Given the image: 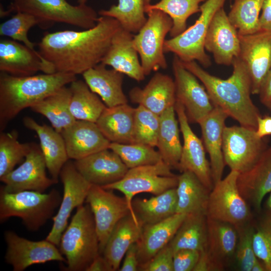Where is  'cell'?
I'll list each match as a JSON object with an SVG mask.
<instances>
[{
	"label": "cell",
	"instance_id": "obj_1",
	"mask_svg": "<svg viewBox=\"0 0 271 271\" xmlns=\"http://www.w3.org/2000/svg\"><path fill=\"white\" fill-rule=\"evenodd\" d=\"M121 28L115 19L100 16L96 25L88 29L46 33L38 44V51L56 72L82 74L101 62Z\"/></svg>",
	"mask_w": 271,
	"mask_h": 271
},
{
	"label": "cell",
	"instance_id": "obj_2",
	"mask_svg": "<svg viewBox=\"0 0 271 271\" xmlns=\"http://www.w3.org/2000/svg\"><path fill=\"white\" fill-rule=\"evenodd\" d=\"M182 62L202 82L214 106L222 109L241 125L256 129L257 118L261 115L250 97L249 74L238 57L232 63V74L226 79L209 73L195 61Z\"/></svg>",
	"mask_w": 271,
	"mask_h": 271
},
{
	"label": "cell",
	"instance_id": "obj_3",
	"mask_svg": "<svg viewBox=\"0 0 271 271\" xmlns=\"http://www.w3.org/2000/svg\"><path fill=\"white\" fill-rule=\"evenodd\" d=\"M77 79L76 75L56 72L27 76L0 75V129L23 109L31 107Z\"/></svg>",
	"mask_w": 271,
	"mask_h": 271
},
{
	"label": "cell",
	"instance_id": "obj_4",
	"mask_svg": "<svg viewBox=\"0 0 271 271\" xmlns=\"http://www.w3.org/2000/svg\"><path fill=\"white\" fill-rule=\"evenodd\" d=\"M59 246L66 259V269L69 271H86L100 254L95 221L88 204L77 208L61 236Z\"/></svg>",
	"mask_w": 271,
	"mask_h": 271
},
{
	"label": "cell",
	"instance_id": "obj_5",
	"mask_svg": "<svg viewBox=\"0 0 271 271\" xmlns=\"http://www.w3.org/2000/svg\"><path fill=\"white\" fill-rule=\"evenodd\" d=\"M62 197L57 190L48 193L33 191L7 193L0 189V221L20 218L27 229L38 230L60 206Z\"/></svg>",
	"mask_w": 271,
	"mask_h": 271
},
{
	"label": "cell",
	"instance_id": "obj_6",
	"mask_svg": "<svg viewBox=\"0 0 271 271\" xmlns=\"http://www.w3.org/2000/svg\"><path fill=\"white\" fill-rule=\"evenodd\" d=\"M12 12L32 15L41 21L42 26L60 23L83 29L95 26L98 18L96 12L86 4L73 6L66 0H13L1 15Z\"/></svg>",
	"mask_w": 271,
	"mask_h": 271
},
{
	"label": "cell",
	"instance_id": "obj_7",
	"mask_svg": "<svg viewBox=\"0 0 271 271\" xmlns=\"http://www.w3.org/2000/svg\"><path fill=\"white\" fill-rule=\"evenodd\" d=\"M226 0H206L200 7V15L195 23L183 33L166 40L164 53L171 52L182 62L195 61L205 68L211 65L205 52L204 42L212 19L223 8Z\"/></svg>",
	"mask_w": 271,
	"mask_h": 271
},
{
	"label": "cell",
	"instance_id": "obj_8",
	"mask_svg": "<svg viewBox=\"0 0 271 271\" xmlns=\"http://www.w3.org/2000/svg\"><path fill=\"white\" fill-rule=\"evenodd\" d=\"M171 169L163 161L153 165L129 169L120 180L101 187L121 192L127 202L130 214L134 219L139 220L132 208L133 198L141 193L157 195L176 188L178 185V176L174 174Z\"/></svg>",
	"mask_w": 271,
	"mask_h": 271
},
{
	"label": "cell",
	"instance_id": "obj_9",
	"mask_svg": "<svg viewBox=\"0 0 271 271\" xmlns=\"http://www.w3.org/2000/svg\"><path fill=\"white\" fill-rule=\"evenodd\" d=\"M146 14V22L133 38L145 76L160 69L167 68L164 45L166 37L173 26L171 18L160 10H151Z\"/></svg>",
	"mask_w": 271,
	"mask_h": 271
},
{
	"label": "cell",
	"instance_id": "obj_10",
	"mask_svg": "<svg viewBox=\"0 0 271 271\" xmlns=\"http://www.w3.org/2000/svg\"><path fill=\"white\" fill-rule=\"evenodd\" d=\"M239 173L231 170L214 185L209 195L206 216L229 223L236 228L249 222V204L240 194L237 184Z\"/></svg>",
	"mask_w": 271,
	"mask_h": 271
},
{
	"label": "cell",
	"instance_id": "obj_11",
	"mask_svg": "<svg viewBox=\"0 0 271 271\" xmlns=\"http://www.w3.org/2000/svg\"><path fill=\"white\" fill-rule=\"evenodd\" d=\"M256 129L242 125L225 126L223 133L222 152L225 165L239 173L250 168L266 149L263 138Z\"/></svg>",
	"mask_w": 271,
	"mask_h": 271
},
{
	"label": "cell",
	"instance_id": "obj_12",
	"mask_svg": "<svg viewBox=\"0 0 271 271\" xmlns=\"http://www.w3.org/2000/svg\"><path fill=\"white\" fill-rule=\"evenodd\" d=\"M60 177L63 185V194L57 213L52 217L53 224L46 238L59 246L61 236L67 227L73 210L83 205L92 184L77 171L74 163L67 161L62 167Z\"/></svg>",
	"mask_w": 271,
	"mask_h": 271
},
{
	"label": "cell",
	"instance_id": "obj_13",
	"mask_svg": "<svg viewBox=\"0 0 271 271\" xmlns=\"http://www.w3.org/2000/svg\"><path fill=\"white\" fill-rule=\"evenodd\" d=\"M85 201L93 215L101 254L116 224L130 213V209L124 197L96 185H91Z\"/></svg>",
	"mask_w": 271,
	"mask_h": 271
},
{
	"label": "cell",
	"instance_id": "obj_14",
	"mask_svg": "<svg viewBox=\"0 0 271 271\" xmlns=\"http://www.w3.org/2000/svg\"><path fill=\"white\" fill-rule=\"evenodd\" d=\"M176 101L184 107L189 122L198 123L214 106L203 85L176 55L172 61Z\"/></svg>",
	"mask_w": 271,
	"mask_h": 271
},
{
	"label": "cell",
	"instance_id": "obj_15",
	"mask_svg": "<svg viewBox=\"0 0 271 271\" xmlns=\"http://www.w3.org/2000/svg\"><path fill=\"white\" fill-rule=\"evenodd\" d=\"M46 169V165L41 148L32 143L23 163L0 178L1 181L5 184L0 189L7 193L23 191L44 193L58 182L47 176Z\"/></svg>",
	"mask_w": 271,
	"mask_h": 271
},
{
	"label": "cell",
	"instance_id": "obj_16",
	"mask_svg": "<svg viewBox=\"0 0 271 271\" xmlns=\"http://www.w3.org/2000/svg\"><path fill=\"white\" fill-rule=\"evenodd\" d=\"M7 245L6 262L14 271H23L29 266L51 261L66 262V259L57 246L45 239L30 240L12 231L5 233Z\"/></svg>",
	"mask_w": 271,
	"mask_h": 271
},
{
	"label": "cell",
	"instance_id": "obj_17",
	"mask_svg": "<svg viewBox=\"0 0 271 271\" xmlns=\"http://www.w3.org/2000/svg\"><path fill=\"white\" fill-rule=\"evenodd\" d=\"M175 110L183 139L178 170L181 172H192L211 191L214 184L210 162L206 158L203 142L191 129L184 107L177 101Z\"/></svg>",
	"mask_w": 271,
	"mask_h": 271
},
{
	"label": "cell",
	"instance_id": "obj_18",
	"mask_svg": "<svg viewBox=\"0 0 271 271\" xmlns=\"http://www.w3.org/2000/svg\"><path fill=\"white\" fill-rule=\"evenodd\" d=\"M239 35L238 58L245 66L251 81V92L258 94L271 68V32Z\"/></svg>",
	"mask_w": 271,
	"mask_h": 271
},
{
	"label": "cell",
	"instance_id": "obj_19",
	"mask_svg": "<svg viewBox=\"0 0 271 271\" xmlns=\"http://www.w3.org/2000/svg\"><path fill=\"white\" fill-rule=\"evenodd\" d=\"M0 71L16 76L33 75L39 71L46 74L56 72L38 51L10 39L0 40Z\"/></svg>",
	"mask_w": 271,
	"mask_h": 271
},
{
	"label": "cell",
	"instance_id": "obj_20",
	"mask_svg": "<svg viewBox=\"0 0 271 271\" xmlns=\"http://www.w3.org/2000/svg\"><path fill=\"white\" fill-rule=\"evenodd\" d=\"M204 48L213 54L216 63L232 65L240 53V39L237 29L230 22L223 8L214 16L207 31Z\"/></svg>",
	"mask_w": 271,
	"mask_h": 271
},
{
	"label": "cell",
	"instance_id": "obj_21",
	"mask_svg": "<svg viewBox=\"0 0 271 271\" xmlns=\"http://www.w3.org/2000/svg\"><path fill=\"white\" fill-rule=\"evenodd\" d=\"M74 164L88 182L100 186L120 180L128 170L118 155L109 148L75 160Z\"/></svg>",
	"mask_w": 271,
	"mask_h": 271
},
{
	"label": "cell",
	"instance_id": "obj_22",
	"mask_svg": "<svg viewBox=\"0 0 271 271\" xmlns=\"http://www.w3.org/2000/svg\"><path fill=\"white\" fill-rule=\"evenodd\" d=\"M61 133L69 158L75 161L108 149L110 144L96 122L76 120Z\"/></svg>",
	"mask_w": 271,
	"mask_h": 271
},
{
	"label": "cell",
	"instance_id": "obj_23",
	"mask_svg": "<svg viewBox=\"0 0 271 271\" xmlns=\"http://www.w3.org/2000/svg\"><path fill=\"white\" fill-rule=\"evenodd\" d=\"M237 184L248 204L259 211L264 197L271 192V146L250 168L239 174Z\"/></svg>",
	"mask_w": 271,
	"mask_h": 271
},
{
	"label": "cell",
	"instance_id": "obj_24",
	"mask_svg": "<svg viewBox=\"0 0 271 271\" xmlns=\"http://www.w3.org/2000/svg\"><path fill=\"white\" fill-rule=\"evenodd\" d=\"M133 38L132 33L120 29L113 37L101 63L140 82L145 79V75Z\"/></svg>",
	"mask_w": 271,
	"mask_h": 271
},
{
	"label": "cell",
	"instance_id": "obj_25",
	"mask_svg": "<svg viewBox=\"0 0 271 271\" xmlns=\"http://www.w3.org/2000/svg\"><path fill=\"white\" fill-rule=\"evenodd\" d=\"M228 117L222 109L214 106L212 110L198 122L201 130L202 142L209 154L214 185L222 179L225 166L222 143L225 121Z\"/></svg>",
	"mask_w": 271,
	"mask_h": 271
},
{
	"label": "cell",
	"instance_id": "obj_26",
	"mask_svg": "<svg viewBox=\"0 0 271 271\" xmlns=\"http://www.w3.org/2000/svg\"><path fill=\"white\" fill-rule=\"evenodd\" d=\"M130 101L160 115L176 102L174 80L168 75L157 72L143 88H132Z\"/></svg>",
	"mask_w": 271,
	"mask_h": 271
},
{
	"label": "cell",
	"instance_id": "obj_27",
	"mask_svg": "<svg viewBox=\"0 0 271 271\" xmlns=\"http://www.w3.org/2000/svg\"><path fill=\"white\" fill-rule=\"evenodd\" d=\"M82 75L91 91L100 96L106 107L127 103L122 89L123 74L100 63Z\"/></svg>",
	"mask_w": 271,
	"mask_h": 271
},
{
	"label": "cell",
	"instance_id": "obj_28",
	"mask_svg": "<svg viewBox=\"0 0 271 271\" xmlns=\"http://www.w3.org/2000/svg\"><path fill=\"white\" fill-rule=\"evenodd\" d=\"M187 214L176 213L160 222L145 225L138 242L139 265L149 261L171 241Z\"/></svg>",
	"mask_w": 271,
	"mask_h": 271
},
{
	"label": "cell",
	"instance_id": "obj_29",
	"mask_svg": "<svg viewBox=\"0 0 271 271\" xmlns=\"http://www.w3.org/2000/svg\"><path fill=\"white\" fill-rule=\"evenodd\" d=\"M23 123L38 135L47 169L51 178L58 181L62 167L69 159L61 133L53 127L40 124L30 117H25Z\"/></svg>",
	"mask_w": 271,
	"mask_h": 271
},
{
	"label": "cell",
	"instance_id": "obj_30",
	"mask_svg": "<svg viewBox=\"0 0 271 271\" xmlns=\"http://www.w3.org/2000/svg\"><path fill=\"white\" fill-rule=\"evenodd\" d=\"M238 239V232L235 226L207 217L206 251L220 270H224L235 257Z\"/></svg>",
	"mask_w": 271,
	"mask_h": 271
},
{
	"label": "cell",
	"instance_id": "obj_31",
	"mask_svg": "<svg viewBox=\"0 0 271 271\" xmlns=\"http://www.w3.org/2000/svg\"><path fill=\"white\" fill-rule=\"evenodd\" d=\"M135 111L127 103L106 107L96 123L110 143L133 144Z\"/></svg>",
	"mask_w": 271,
	"mask_h": 271
},
{
	"label": "cell",
	"instance_id": "obj_32",
	"mask_svg": "<svg viewBox=\"0 0 271 271\" xmlns=\"http://www.w3.org/2000/svg\"><path fill=\"white\" fill-rule=\"evenodd\" d=\"M143 225L133 218L130 213L120 219L111 232L102 255L112 271L119 270L122 259L132 244L138 242Z\"/></svg>",
	"mask_w": 271,
	"mask_h": 271
},
{
	"label": "cell",
	"instance_id": "obj_33",
	"mask_svg": "<svg viewBox=\"0 0 271 271\" xmlns=\"http://www.w3.org/2000/svg\"><path fill=\"white\" fill-rule=\"evenodd\" d=\"M178 180L176 213L206 215L210 191L190 171L181 172Z\"/></svg>",
	"mask_w": 271,
	"mask_h": 271
},
{
	"label": "cell",
	"instance_id": "obj_34",
	"mask_svg": "<svg viewBox=\"0 0 271 271\" xmlns=\"http://www.w3.org/2000/svg\"><path fill=\"white\" fill-rule=\"evenodd\" d=\"M175 106L160 115V124L156 147L163 161L172 168L178 170L182 145L180 138L179 122Z\"/></svg>",
	"mask_w": 271,
	"mask_h": 271
},
{
	"label": "cell",
	"instance_id": "obj_35",
	"mask_svg": "<svg viewBox=\"0 0 271 271\" xmlns=\"http://www.w3.org/2000/svg\"><path fill=\"white\" fill-rule=\"evenodd\" d=\"M132 206L136 217L143 226L160 222L176 213V187L149 199H133Z\"/></svg>",
	"mask_w": 271,
	"mask_h": 271
},
{
	"label": "cell",
	"instance_id": "obj_36",
	"mask_svg": "<svg viewBox=\"0 0 271 271\" xmlns=\"http://www.w3.org/2000/svg\"><path fill=\"white\" fill-rule=\"evenodd\" d=\"M71 98V89L65 86L31 108L46 117L52 127L61 133L76 120L70 111Z\"/></svg>",
	"mask_w": 271,
	"mask_h": 271
},
{
	"label": "cell",
	"instance_id": "obj_37",
	"mask_svg": "<svg viewBox=\"0 0 271 271\" xmlns=\"http://www.w3.org/2000/svg\"><path fill=\"white\" fill-rule=\"evenodd\" d=\"M174 252L182 249L200 252L207 247V217L204 214H187L175 235L169 243Z\"/></svg>",
	"mask_w": 271,
	"mask_h": 271
},
{
	"label": "cell",
	"instance_id": "obj_38",
	"mask_svg": "<svg viewBox=\"0 0 271 271\" xmlns=\"http://www.w3.org/2000/svg\"><path fill=\"white\" fill-rule=\"evenodd\" d=\"M70 108L76 120L96 122L106 106L89 89L85 81L76 79L70 83Z\"/></svg>",
	"mask_w": 271,
	"mask_h": 271
},
{
	"label": "cell",
	"instance_id": "obj_39",
	"mask_svg": "<svg viewBox=\"0 0 271 271\" xmlns=\"http://www.w3.org/2000/svg\"><path fill=\"white\" fill-rule=\"evenodd\" d=\"M145 8L144 0H118L117 5L99 11L98 15L115 19L122 29L134 34L147 21Z\"/></svg>",
	"mask_w": 271,
	"mask_h": 271
},
{
	"label": "cell",
	"instance_id": "obj_40",
	"mask_svg": "<svg viewBox=\"0 0 271 271\" xmlns=\"http://www.w3.org/2000/svg\"><path fill=\"white\" fill-rule=\"evenodd\" d=\"M206 0H160L145 8V12L159 10L168 15L173 21L169 33L171 38L181 34L187 29V21L194 14L200 12V4Z\"/></svg>",
	"mask_w": 271,
	"mask_h": 271
},
{
	"label": "cell",
	"instance_id": "obj_41",
	"mask_svg": "<svg viewBox=\"0 0 271 271\" xmlns=\"http://www.w3.org/2000/svg\"><path fill=\"white\" fill-rule=\"evenodd\" d=\"M263 1L234 0L227 16L239 35H249L260 31L259 15Z\"/></svg>",
	"mask_w": 271,
	"mask_h": 271
},
{
	"label": "cell",
	"instance_id": "obj_42",
	"mask_svg": "<svg viewBox=\"0 0 271 271\" xmlns=\"http://www.w3.org/2000/svg\"><path fill=\"white\" fill-rule=\"evenodd\" d=\"M155 147L139 143H110L109 149L116 153L129 169L157 164L163 161Z\"/></svg>",
	"mask_w": 271,
	"mask_h": 271
},
{
	"label": "cell",
	"instance_id": "obj_43",
	"mask_svg": "<svg viewBox=\"0 0 271 271\" xmlns=\"http://www.w3.org/2000/svg\"><path fill=\"white\" fill-rule=\"evenodd\" d=\"M16 130L0 135V178L14 169L30 151L32 143H21Z\"/></svg>",
	"mask_w": 271,
	"mask_h": 271
},
{
	"label": "cell",
	"instance_id": "obj_44",
	"mask_svg": "<svg viewBox=\"0 0 271 271\" xmlns=\"http://www.w3.org/2000/svg\"><path fill=\"white\" fill-rule=\"evenodd\" d=\"M160 124V115L138 105L134 115V143L156 147Z\"/></svg>",
	"mask_w": 271,
	"mask_h": 271
},
{
	"label": "cell",
	"instance_id": "obj_45",
	"mask_svg": "<svg viewBox=\"0 0 271 271\" xmlns=\"http://www.w3.org/2000/svg\"><path fill=\"white\" fill-rule=\"evenodd\" d=\"M36 25L41 26V21L34 16L23 12H17L12 18L0 25V35L20 42L29 48L36 50V44L31 42L28 33Z\"/></svg>",
	"mask_w": 271,
	"mask_h": 271
},
{
	"label": "cell",
	"instance_id": "obj_46",
	"mask_svg": "<svg viewBox=\"0 0 271 271\" xmlns=\"http://www.w3.org/2000/svg\"><path fill=\"white\" fill-rule=\"evenodd\" d=\"M253 246L266 271H271V214L267 212L254 228Z\"/></svg>",
	"mask_w": 271,
	"mask_h": 271
},
{
	"label": "cell",
	"instance_id": "obj_47",
	"mask_svg": "<svg viewBox=\"0 0 271 271\" xmlns=\"http://www.w3.org/2000/svg\"><path fill=\"white\" fill-rule=\"evenodd\" d=\"M238 239L235 257L240 270L251 271L254 262L258 259L253 246L254 228L249 222L237 228Z\"/></svg>",
	"mask_w": 271,
	"mask_h": 271
},
{
	"label": "cell",
	"instance_id": "obj_48",
	"mask_svg": "<svg viewBox=\"0 0 271 271\" xmlns=\"http://www.w3.org/2000/svg\"><path fill=\"white\" fill-rule=\"evenodd\" d=\"M173 255V250L168 243L149 261L140 265L139 270L174 271Z\"/></svg>",
	"mask_w": 271,
	"mask_h": 271
},
{
	"label": "cell",
	"instance_id": "obj_49",
	"mask_svg": "<svg viewBox=\"0 0 271 271\" xmlns=\"http://www.w3.org/2000/svg\"><path fill=\"white\" fill-rule=\"evenodd\" d=\"M197 250L182 249L174 252V271H193L200 256Z\"/></svg>",
	"mask_w": 271,
	"mask_h": 271
},
{
	"label": "cell",
	"instance_id": "obj_50",
	"mask_svg": "<svg viewBox=\"0 0 271 271\" xmlns=\"http://www.w3.org/2000/svg\"><path fill=\"white\" fill-rule=\"evenodd\" d=\"M123 263L119 268L120 271H137L139 270V261L137 243L131 245L126 251Z\"/></svg>",
	"mask_w": 271,
	"mask_h": 271
},
{
	"label": "cell",
	"instance_id": "obj_51",
	"mask_svg": "<svg viewBox=\"0 0 271 271\" xmlns=\"http://www.w3.org/2000/svg\"><path fill=\"white\" fill-rule=\"evenodd\" d=\"M258 94L262 104L271 110V68L263 82Z\"/></svg>",
	"mask_w": 271,
	"mask_h": 271
},
{
	"label": "cell",
	"instance_id": "obj_52",
	"mask_svg": "<svg viewBox=\"0 0 271 271\" xmlns=\"http://www.w3.org/2000/svg\"><path fill=\"white\" fill-rule=\"evenodd\" d=\"M219 270L215 263L207 253L206 250L201 252L197 263L193 271H214Z\"/></svg>",
	"mask_w": 271,
	"mask_h": 271
},
{
	"label": "cell",
	"instance_id": "obj_53",
	"mask_svg": "<svg viewBox=\"0 0 271 271\" xmlns=\"http://www.w3.org/2000/svg\"><path fill=\"white\" fill-rule=\"evenodd\" d=\"M259 17L260 31L271 32V0H264Z\"/></svg>",
	"mask_w": 271,
	"mask_h": 271
},
{
	"label": "cell",
	"instance_id": "obj_54",
	"mask_svg": "<svg viewBox=\"0 0 271 271\" xmlns=\"http://www.w3.org/2000/svg\"><path fill=\"white\" fill-rule=\"evenodd\" d=\"M256 134L259 138L271 136V116H259L257 120Z\"/></svg>",
	"mask_w": 271,
	"mask_h": 271
},
{
	"label": "cell",
	"instance_id": "obj_55",
	"mask_svg": "<svg viewBox=\"0 0 271 271\" xmlns=\"http://www.w3.org/2000/svg\"><path fill=\"white\" fill-rule=\"evenodd\" d=\"M86 271H112V269L104 256L99 254L91 262Z\"/></svg>",
	"mask_w": 271,
	"mask_h": 271
},
{
	"label": "cell",
	"instance_id": "obj_56",
	"mask_svg": "<svg viewBox=\"0 0 271 271\" xmlns=\"http://www.w3.org/2000/svg\"><path fill=\"white\" fill-rule=\"evenodd\" d=\"M251 271H266L263 263L257 259L253 263Z\"/></svg>",
	"mask_w": 271,
	"mask_h": 271
},
{
	"label": "cell",
	"instance_id": "obj_57",
	"mask_svg": "<svg viewBox=\"0 0 271 271\" xmlns=\"http://www.w3.org/2000/svg\"><path fill=\"white\" fill-rule=\"evenodd\" d=\"M265 208L267 210V212L271 214V192L266 201Z\"/></svg>",
	"mask_w": 271,
	"mask_h": 271
},
{
	"label": "cell",
	"instance_id": "obj_58",
	"mask_svg": "<svg viewBox=\"0 0 271 271\" xmlns=\"http://www.w3.org/2000/svg\"><path fill=\"white\" fill-rule=\"evenodd\" d=\"M87 0H77L78 4H86Z\"/></svg>",
	"mask_w": 271,
	"mask_h": 271
},
{
	"label": "cell",
	"instance_id": "obj_59",
	"mask_svg": "<svg viewBox=\"0 0 271 271\" xmlns=\"http://www.w3.org/2000/svg\"><path fill=\"white\" fill-rule=\"evenodd\" d=\"M151 1L152 0H144L145 7L150 5Z\"/></svg>",
	"mask_w": 271,
	"mask_h": 271
}]
</instances>
